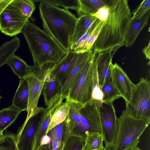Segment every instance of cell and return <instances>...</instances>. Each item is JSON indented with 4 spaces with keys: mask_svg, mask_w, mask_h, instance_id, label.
I'll return each mask as SVG.
<instances>
[{
    "mask_svg": "<svg viewBox=\"0 0 150 150\" xmlns=\"http://www.w3.org/2000/svg\"><path fill=\"white\" fill-rule=\"evenodd\" d=\"M109 13L103 22L91 49L98 53L125 45L127 28L132 14L128 0H105Z\"/></svg>",
    "mask_w": 150,
    "mask_h": 150,
    "instance_id": "cell-1",
    "label": "cell"
},
{
    "mask_svg": "<svg viewBox=\"0 0 150 150\" xmlns=\"http://www.w3.org/2000/svg\"><path fill=\"white\" fill-rule=\"evenodd\" d=\"M39 8L44 29L68 52L78 18L68 9L50 4L40 2Z\"/></svg>",
    "mask_w": 150,
    "mask_h": 150,
    "instance_id": "cell-2",
    "label": "cell"
},
{
    "mask_svg": "<svg viewBox=\"0 0 150 150\" xmlns=\"http://www.w3.org/2000/svg\"><path fill=\"white\" fill-rule=\"evenodd\" d=\"M21 33L27 43L34 65L41 67L48 63L55 64L67 53L46 31L29 20Z\"/></svg>",
    "mask_w": 150,
    "mask_h": 150,
    "instance_id": "cell-3",
    "label": "cell"
},
{
    "mask_svg": "<svg viewBox=\"0 0 150 150\" xmlns=\"http://www.w3.org/2000/svg\"><path fill=\"white\" fill-rule=\"evenodd\" d=\"M150 123V117L135 119L125 109L118 118V129L112 150H131L138 145Z\"/></svg>",
    "mask_w": 150,
    "mask_h": 150,
    "instance_id": "cell-4",
    "label": "cell"
},
{
    "mask_svg": "<svg viewBox=\"0 0 150 150\" xmlns=\"http://www.w3.org/2000/svg\"><path fill=\"white\" fill-rule=\"evenodd\" d=\"M125 109L128 114L136 119L150 117V82L142 77L135 84L132 96Z\"/></svg>",
    "mask_w": 150,
    "mask_h": 150,
    "instance_id": "cell-5",
    "label": "cell"
},
{
    "mask_svg": "<svg viewBox=\"0 0 150 150\" xmlns=\"http://www.w3.org/2000/svg\"><path fill=\"white\" fill-rule=\"evenodd\" d=\"M93 58L92 53L85 64L77 81L70 89L66 100L83 105L92 100L93 87Z\"/></svg>",
    "mask_w": 150,
    "mask_h": 150,
    "instance_id": "cell-6",
    "label": "cell"
},
{
    "mask_svg": "<svg viewBox=\"0 0 150 150\" xmlns=\"http://www.w3.org/2000/svg\"><path fill=\"white\" fill-rule=\"evenodd\" d=\"M79 121L73 133L85 139L88 133L101 134V129L98 105L93 100L81 105Z\"/></svg>",
    "mask_w": 150,
    "mask_h": 150,
    "instance_id": "cell-7",
    "label": "cell"
},
{
    "mask_svg": "<svg viewBox=\"0 0 150 150\" xmlns=\"http://www.w3.org/2000/svg\"><path fill=\"white\" fill-rule=\"evenodd\" d=\"M101 134L106 149H112L118 129V118L113 103L101 102L97 104Z\"/></svg>",
    "mask_w": 150,
    "mask_h": 150,
    "instance_id": "cell-8",
    "label": "cell"
},
{
    "mask_svg": "<svg viewBox=\"0 0 150 150\" xmlns=\"http://www.w3.org/2000/svg\"><path fill=\"white\" fill-rule=\"evenodd\" d=\"M11 2L0 16V31L11 37L21 33L29 21L23 17Z\"/></svg>",
    "mask_w": 150,
    "mask_h": 150,
    "instance_id": "cell-9",
    "label": "cell"
},
{
    "mask_svg": "<svg viewBox=\"0 0 150 150\" xmlns=\"http://www.w3.org/2000/svg\"><path fill=\"white\" fill-rule=\"evenodd\" d=\"M38 115L26 119L18 128L16 144L19 150H33L35 136L40 123V116Z\"/></svg>",
    "mask_w": 150,
    "mask_h": 150,
    "instance_id": "cell-10",
    "label": "cell"
},
{
    "mask_svg": "<svg viewBox=\"0 0 150 150\" xmlns=\"http://www.w3.org/2000/svg\"><path fill=\"white\" fill-rule=\"evenodd\" d=\"M111 81L115 88L125 100L126 105L130 99L135 84L130 80L122 68L117 63L112 65Z\"/></svg>",
    "mask_w": 150,
    "mask_h": 150,
    "instance_id": "cell-11",
    "label": "cell"
},
{
    "mask_svg": "<svg viewBox=\"0 0 150 150\" xmlns=\"http://www.w3.org/2000/svg\"><path fill=\"white\" fill-rule=\"evenodd\" d=\"M28 86V112L26 119L38 115L45 109L38 106V101L42 90L45 79H40L33 74L25 79Z\"/></svg>",
    "mask_w": 150,
    "mask_h": 150,
    "instance_id": "cell-12",
    "label": "cell"
},
{
    "mask_svg": "<svg viewBox=\"0 0 150 150\" xmlns=\"http://www.w3.org/2000/svg\"><path fill=\"white\" fill-rule=\"evenodd\" d=\"M84 50L76 51L70 49L59 62L53 64L50 68L48 74L56 78L61 86Z\"/></svg>",
    "mask_w": 150,
    "mask_h": 150,
    "instance_id": "cell-13",
    "label": "cell"
},
{
    "mask_svg": "<svg viewBox=\"0 0 150 150\" xmlns=\"http://www.w3.org/2000/svg\"><path fill=\"white\" fill-rule=\"evenodd\" d=\"M93 50H85L71 69L68 75L61 86L60 94L65 99L67 98L70 89L78 79L85 64Z\"/></svg>",
    "mask_w": 150,
    "mask_h": 150,
    "instance_id": "cell-14",
    "label": "cell"
},
{
    "mask_svg": "<svg viewBox=\"0 0 150 150\" xmlns=\"http://www.w3.org/2000/svg\"><path fill=\"white\" fill-rule=\"evenodd\" d=\"M59 107V105L56 102L51 101L42 111L35 136L33 150H36L40 145L42 138L46 135L47 130L54 114Z\"/></svg>",
    "mask_w": 150,
    "mask_h": 150,
    "instance_id": "cell-15",
    "label": "cell"
},
{
    "mask_svg": "<svg viewBox=\"0 0 150 150\" xmlns=\"http://www.w3.org/2000/svg\"><path fill=\"white\" fill-rule=\"evenodd\" d=\"M113 50L114 48H111L98 54L97 70L100 89L105 83L110 80L113 65L112 54Z\"/></svg>",
    "mask_w": 150,
    "mask_h": 150,
    "instance_id": "cell-16",
    "label": "cell"
},
{
    "mask_svg": "<svg viewBox=\"0 0 150 150\" xmlns=\"http://www.w3.org/2000/svg\"><path fill=\"white\" fill-rule=\"evenodd\" d=\"M150 15V9L139 17H132L129 23L126 32L125 45L130 47L134 44L139 33L148 24Z\"/></svg>",
    "mask_w": 150,
    "mask_h": 150,
    "instance_id": "cell-17",
    "label": "cell"
},
{
    "mask_svg": "<svg viewBox=\"0 0 150 150\" xmlns=\"http://www.w3.org/2000/svg\"><path fill=\"white\" fill-rule=\"evenodd\" d=\"M9 66L14 74L19 79H25L34 74L36 66H30L21 58L13 54L8 60L6 64Z\"/></svg>",
    "mask_w": 150,
    "mask_h": 150,
    "instance_id": "cell-18",
    "label": "cell"
},
{
    "mask_svg": "<svg viewBox=\"0 0 150 150\" xmlns=\"http://www.w3.org/2000/svg\"><path fill=\"white\" fill-rule=\"evenodd\" d=\"M28 86L24 79H20L18 88L12 100V105L22 110H27L28 98Z\"/></svg>",
    "mask_w": 150,
    "mask_h": 150,
    "instance_id": "cell-19",
    "label": "cell"
},
{
    "mask_svg": "<svg viewBox=\"0 0 150 150\" xmlns=\"http://www.w3.org/2000/svg\"><path fill=\"white\" fill-rule=\"evenodd\" d=\"M42 90L45 105L47 106L54 97L61 93V85L56 78L50 75L48 73L45 78Z\"/></svg>",
    "mask_w": 150,
    "mask_h": 150,
    "instance_id": "cell-20",
    "label": "cell"
},
{
    "mask_svg": "<svg viewBox=\"0 0 150 150\" xmlns=\"http://www.w3.org/2000/svg\"><path fill=\"white\" fill-rule=\"evenodd\" d=\"M96 18L91 15L83 16L78 18L72 38L71 46L84 35Z\"/></svg>",
    "mask_w": 150,
    "mask_h": 150,
    "instance_id": "cell-21",
    "label": "cell"
},
{
    "mask_svg": "<svg viewBox=\"0 0 150 150\" xmlns=\"http://www.w3.org/2000/svg\"><path fill=\"white\" fill-rule=\"evenodd\" d=\"M76 11L78 18L85 15H93L105 5V0H78Z\"/></svg>",
    "mask_w": 150,
    "mask_h": 150,
    "instance_id": "cell-22",
    "label": "cell"
},
{
    "mask_svg": "<svg viewBox=\"0 0 150 150\" xmlns=\"http://www.w3.org/2000/svg\"><path fill=\"white\" fill-rule=\"evenodd\" d=\"M20 45V40L16 36L0 46V68L6 64L8 59L14 54Z\"/></svg>",
    "mask_w": 150,
    "mask_h": 150,
    "instance_id": "cell-23",
    "label": "cell"
},
{
    "mask_svg": "<svg viewBox=\"0 0 150 150\" xmlns=\"http://www.w3.org/2000/svg\"><path fill=\"white\" fill-rule=\"evenodd\" d=\"M22 111L12 105L1 110L0 132L3 133L4 130L12 125Z\"/></svg>",
    "mask_w": 150,
    "mask_h": 150,
    "instance_id": "cell-24",
    "label": "cell"
},
{
    "mask_svg": "<svg viewBox=\"0 0 150 150\" xmlns=\"http://www.w3.org/2000/svg\"><path fill=\"white\" fill-rule=\"evenodd\" d=\"M70 102L66 100L54 114L47 130L46 134L53 128L64 122L67 117L70 109Z\"/></svg>",
    "mask_w": 150,
    "mask_h": 150,
    "instance_id": "cell-25",
    "label": "cell"
},
{
    "mask_svg": "<svg viewBox=\"0 0 150 150\" xmlns=\"http://www.w3.org/2000/svg\"><path fill=\"white\" fill-rule=\"evenodd\" d=\"M12 4L25 19L29 20L35 10L36 6L32 0H13Z\"/></svg>",
    "mask_w": 150,
    "mask_h": 150,
    "instance_id": "cell-26",
    "label": "cell"
},
{
    "mask_svg": "<svg viewBox=\"0 0 150 150\" xmlns=\"http://www.w3.org/2000/svg\"><path fill=\"white\" fill-rule=\"evenodd\" d=\"M86 136L82 150H103V141L101 134L98 132L88 133Z\"/></svg>",
    "mask_w": 150,
    "mask_h": 150,
    "instance_id": "cell-27",
    "label": "cell"
},
{
    "mask_svg": "<svg viewBox=\"0 0 150 150\" xmlns=\"http://www.w3.org/2000/svg\"><path fill=\"white\" fill-rule=\"evenodd\" d=\"M98 53H93V87L92 99L97 103L102 102L103 95L100 88L97 70V58Z\"/></svg>",
    "mask_w": 150,
    "mask_h": 150,
    "instance_id": "cell-28",
    "label": "cell"
},
{
    "mask_svg": "<svg viewBox=\"0 0 150 150\" xmlns=\"http://www.w3.org/2000/svg\"><path fill=\"white\" fill-rule=\"evenodd\" d=\"M103 102L112 103L121 96L113 86L111 80L105 83L100 88Z\"/></svg>",
    "mask_w": 150,
    "mask_h": 150,
    "instance_id": "cell-29",
    "label": "cell"
},
{
    "mask_svg": "<svg viewBox=\"0 0 150 150\" xmlns=\"http://www.w3.org/2000/svg\"><path fill=\"white\" fill-rule=\"evenodd\" d=\"M85 139L76 135H69L64 142L62 150H82Z\"/></svg>",
    "mask_w": 150,
    "mask_h": 150,
    "instance_id": "cell-30",
    "label": "cell"
},
{
    "mask_svg": "<svg viewBox=\"0 0 150 150\" xmlns=\"http://www.w3.org/2000/svg\"><path fill=\"white\" fill-rule=\"evenodd\" d=\"M16 134L5 132L0 138V150H19L16 144Z\"/></svg>",
    "mask_w": 150,
    "mask_h": 150,
    "instance_id": "cell-31",
    "label": "cell"
},
{
    "mask_svg": "<svg viewBox=\"0 0 150 150\" xmlns=\"http://www.w3.org/2000/svg\"><path fill=\"white\" fill-rule=\"evenodd\" d=\"M100 21L97 18L84 35L76 43L71 46V49L76 51L84 50L86 45L92 33Z\"/></svg>",
    "mask_w": 150,
    "mask_h": 150,
    "instance_id": "cell-32",
    "label": "cell"
},
{
    "mask_svg": "<svg viewBox=\"0 0 150 150\" xmlns=\"http://www.w3.org/2000/svg\"><path fill=\"white\" fill-rule=\"evenodd\" d=\"M35 2H43L60 6L67 9L77 10L79 5L78 0H33Z\"/></svg>",
    "mask_w": 150,
    "mask_h": 150,
    "instance_id": "cell-33",
    "label": "cell"
},
{
    "mask_svg": "<svg viewBox=\"0 0 150 150\" xmlns=\"http://www.w3.org/2000/svg\"><path fill=\"white\" fill-rule=\"evenodd\" d=\"M57 144L58 150H62L63 146L64 121L54 127Z\"/></svg>",
    "mask_w": 150,
    "mask_h": 150,
    "instance_id": "cell-34",
    "label": "cell"
},
{
    "mask_svg": "<svg viewBox=\"0 0 150 150\" xmlns=\"http://www.w3.org/2000/svg\"><path fill=\"white\" fill-rule=\"evenodd\" d=\"M103 21H100L98 25L93 31L89 39L87 42L85 50H89L91 49V48L96 40L102 26Z\"/></svg>",
    "mask_w": 150,
    "mask_h": 150,
    "instance_id": "cell-35",
    "label": "cell"
},
{
    "mask_svg": "<svg viewBox=\"0 0 150 150\" xmlns=\"http://www.w3.org/2000/svg\"><path fill=\"white\" fill-rule=\"evenodd\" d=\"M149 9H150V0H144L133 11L132 17L140 16Z\"/></svg>",
    "mask_w": 150,
    "mask_h": 150,
    "instance_id": "cell-36",
    "label": "cell"
},
{
    "mask_svg": "<svg viewBox=\"0 0 150 150\" xmlns=\"http://www.w3.org/2000/svg\"><path fill=\"white\" fill-rule=\"evenodd\" d=\"M36 150H52V145L49 132L42 138L40 145Z\"/></svg>",
    "mask_w": 150,
    "mask_h": 150,
    "instance_id": "cell-37",
    "label": "cell"
},
{
    "mask_svg": "<svg viewBox=\"0 0 150 150\" xmlns=\"http://www.w3.org/2000/svg\"><path fill=\"white\" fill-rule=\"evenodd\" d=\"M109 13V8L105 5L100 8L95 13L92 15L102 21H104L107 18Z\"/></svg>",
    "mask_w": 150,
    "mask_h": 150,
    "instance_id": "cell-38",
    "label": "cell"
},
{
    "mask_svg": "<svg viewBox=\"0 0 150 150\" xmlns=\"http://www.w3.org/2000/svg\"><path fill=\"white\" fill-rule=\"evenodd\" d=\"M49 132L51 137L52 150H58L56 136L54 127Z\"/></svg>",
    "mask_w": 150,
    "mask_h": 150,
    "instance_id": "cell-39",
    "label": "cell"
},
{
    "mask_svg": "<svg viewBox=\"0 0 150 150\" xmlns=\"http://www.w3.org/2000/svg\"><path fill=\"white\" fill-rule=\"evenodd\" d=\"M13 0H0V16L2 12Z\"/></svg>",
    "mask_w": 150,
    "mask_h": 150,
    "instance_id": "cell-40",
    "label": "cell"
},
{
    "mask_svg": "<svg viewBox=\"0 0 150 150\" xmlns=\"http://www.w3.org/2000/svg\"><path fill=\"white\" fill-rule=\"evenodd\" d=\"M143 52L144 54L146 59L150 60V41L147 45L143 49Z\"/></svg>",
    "mask_w": 150,
    "mask_h": 150,
    "instance_id": "cell-41",
    "label": "cell"
},
{
    "mask_svg": "<svg viewBox=\"0 0 150 150\" xmlns=\"http://www.w3.org/2000/svg\"><path fill=\"white\" fill-rule=\"evenodd\" d=\"M131 150H142L141 149L139 148L138 145L134 147Z\"/></svg>",
    "mask_w": 150,
    "mask_h": 150,
    "instance_id": "cell-42",
    "label": "cell"
},
{
    "mask_svg": "<svg viewBox=\"0 0 150 150\" xmlns=\"http://www.w3.org/2000/svg\"><path fill=\"white\" fill-rule=\"evenodd\" d=\"M3 135V133L0 132V138H1Z\"/></svg>",
    "mask_w": 150,
    "mask_h": 150,
    "instance_id": "cell-43",
    "label": "cell"
},
{
    "mask_svg": "<svg viewBox=\"0 0 150 150\" xmlns=\"http://www.w3.org/2000/svg\"><path fill=\"white\" fill-rule=\"evenodd\" d=\"M103 150H112V149H106V148H104Z\"/></svg>",
    "mask_w": 150,
    "mask_h": 150,
    "instance_id": "cell-44",
    "label": "cell"
},
{
    "mask_svg": "<svg viewBox=\"0 0 150 150\" xmlns=\"http://www.w3.org/2000/svg\"><path fill=\"white\" fill-rule=\"evenodd\" d=\"M2 98V97L0 96V100Z\"/></svg>",
    "mask_w": 150,
    "mask_h": 150,
    "instance_id": "cell-45",
    "label": "cell"
},
{
    "mask_svg": "<svg viewBox=\"0 0 150 150\" xmlns=\"http://www.w3.org/2000/svg\"></svg>",
    "mask_w": 150,
    "mask_h": 150,
    "instance_id": "cell-46",
    "label": "cell"
}]
</instances>
